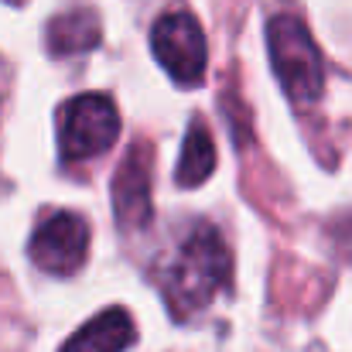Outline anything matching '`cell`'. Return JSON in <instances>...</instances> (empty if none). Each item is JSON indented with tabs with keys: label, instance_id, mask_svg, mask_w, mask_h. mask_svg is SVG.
<instances>
[{
	"label": "cell",
	"instance_id": "5",
	"mask_svg": "<svg viewBox=\"0 0 352 352\" xmlns=\"http://www.w3.org/2000/svg\"><path fill=\"white\" fill-rule=\"evenodd\" d=\"M89 253V226L76 212H52L31 236V260L58 277L76 274Z\"/></svg>",
	"mask_w": 352,
	"mask_h": 352
},
{
	"label": "cell",
	"instance_id": "2",
	"mask_svg": "<svg viewBox=\"0 0 352 352\" xmlns=\"http://www.w3.org/2000/svg\"><path fill=\"white\" fill-rule=\"evenodd\" d=\"M267 48H270V65L291 103L298 107L315 103L325 89V65L308 24L294 14H274L267 21Z\"/></svg>",
	"mask_w": 352,
	"mask_h": 352
},
{
	"label": "cell",
	"instance_id": "7",
	"mask_svg": "<svg viewBox=\"0 0 352 352\" xmlns=\"http://www.w3.org/2000/svg\"><path fill=\"white\" fill-rule=\"evenodd\" d=\"M133 322L123 308H107L96 318H89L65 346L62 352H123L133 342Z\"/></svg>",
	"mask_w": 352,
	"mask_h": 352
},
{
	"label": "cell",
	"instance_id": "8",
	"mask_svg": "<svg viewBox=\"0 0 352 352\" xmlns=\"http://www.w3.org/2000/svg\"><path fill=\"white\" fill-rule=\"evenodd\" d=\"M100 17L86 7L79 10H69V14H58L48 31H45V45L52 55H79V52H89L100 45Z\"/></svg>",
	"mask_w": 352,
	"mask_h": 352
},
{
	"label": "cell",
	"instance_id": "6",
	"mask_svg": "<svg viewBox=\"0 0 352 352\" xmlns=\"http://www.w3.org/2000/svg\"><path fill=\"white\" fill-rule=\"evenodd\" d=\"M113 212L123 230L151 223V147L137 144L113 175Z\"/></svg>",
	"mask_w": 352,
	"mask_h": 352
},
{
	"label": "cell",
	"instance_id": "4",
	"mask_svg": "<svg viewBox=\"0 0 352 352\" xmlns=\"http://www.w3.org/2000/svg\"><path fill=\"white\" fill-rule=\"evenodd\" d=\"M151 48H154V58L161 62V69L178 86L202 82L209 48H206V34H202L199 21L188 10H171V14L157 17V24L151 31Z\"/></svg>",
	"mask_w": 352,
	"mask_h": 352
},
{
	"label": "cell",
	"instance_id": "3",
	"mask_svg": "<svg viewBox=\"0 0 352 352\" xmlns=\"http://www.w3.org/2000/svg\"><path fill=\"white\" fill-rule=\"evenodd\" d=\"M120 133V113L110 96L86 93L62 107L58 113V147L65 161H89L113 147Z\"/></svg>",
	"mask_w": 352,
	"mask_h": 352
},
{
	"label": "cell",
	"instance_id": "1",
	"mask_svg": "<svg viewBox=\"0 0 352 352\" xmlns=\"http://www.w3.org/2000/svg\"><path fill=\"white\" fill-rule=\"evenodd\" d=\"M230 274H233V260L223 236L216 233V226L199 223L182 239V246L175 250L164 270V294L175 315L185 318L206 308L219 291L230 287Z\"/></svg>",
	"mask_w": 352,
	"mask_h": 352
},
{
	"label": "cell",
	"instance_id": "9",
	"mask_svg": "<svg viewBox=\"0 0 352 352\" xmlns=\"http://www.w3.org/2000/svg\"><path fill=\"white\" fill-rule=\"evenodd\" d=\"M216 171V144H212V133L202 120H195L185 133V147H182V157H178V171H175V182L182 188H195L202 185L209 175Z\"/></svg>",
	"mask_w": 352,
	"mask_h": 352
}]
</instances>
